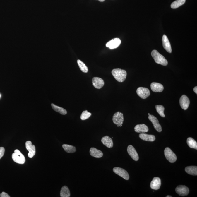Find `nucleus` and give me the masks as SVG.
<instances>
[{"instance_id": "ddd939ff", "label": "nucleus", "mask_w": 197, "mask_h": 197, "mask_svg": "<svg viewBox=\"0 0 197 197\" xmlns=\"http://www.w3.org/2000/svg\"><path fill=\"white\" fill-rule=\"evenodd\" d=\"M127 152L131 158L134 161L138 160L139 157L136 150L133 146L130 145L127 148Z\"/></svg>"}, {"instance_id": "72a5a7b5", "label": "nucleus", "mask_w": 197, "mask_h": 197, "mask_svg": "<svg viewBox=\"0 0 197 197\" xmlns=\"http://www.w3.org/2000/svg\"><path fill=\"white\" fill-rule=\"evenodd\" d=\"M99 1H100V2H103L105 1V0H98Z\"/></svg>"}, {"instance_id": "20e7f679", "label": "nucleus", "mask_w": 197, "mask_h": 197, "mask_svg": "<svg viewBox=\"0 0 197 197\" xmlns=\"http://www.w3.org/2000/svg\"><path fill=\"white\" fill-rule=\"evenodd\" d=\"M164 155L166 159L172 163L175 162L177 160V157L175 154L169 148H165Z\"/></svg>"}, {"instance_id": "473e14b6", "label": "nucleus", "mask_w": 197, "mask_h": 197, "mask_svg": "<svg viewBox=\"0 0 197 197\" xmlns=\"http://www.w3.org/2000/svg\"><path fill=\"white\" fill-rule=\"evenodd\" d=\"M193 91L194 92L197 94V87H194V88H193Z\"/></svg>"}, {"instance_id": "4be33fe9", "label": "nucleus", "mask_w": 197, "mask_h": 197, "mask_svg": "<svg viewBox=\"0 0 197 197\" xmlns=\"http://www.w3.org/2000/svg\"><path fill=\"white\" fill-rule=\"evenodd\" d=\"M185 171L188 174L191 175L197 176V167L196 166H189L185 168Z\"/></svg>"}, {"instance_id": "f704fd0d", "label": "nucleus", "mask_w": 197, "mask_h": 197, "mask_svg": "<svg viewBox=\"0 0 197 197\" xmlns=\"http://www.w3.org/2000/svg\"><path fill=\"white\" fill-rule=\"evenodd\" d=\"M167 197H172V196H170V195H168V196H166Z\"/></svg>"}, {"instance_id": "7c9ffc66", "label": "nucleus", "mask_w": 197, "mask_h": 197, "mask_svg": "<svg viewBox=\"0 0 197 197\" xmlns=\"http://www.w3.org/2000/svg\"><path fill=\"white\" fill-rule=\"evenodd\" d=\"M5 152V149L4 147H0V159L2 157Z\"/></svg>"}, {"instance_id": "2eb2a0df", "label": "nucleus", "mask_w": 197, "mask_h": 197, "mask_svg": "<svg viewBox=\"0 0 197 197\" xmlns=\"http://www.w3.org/2000/svg\"><path fill=\"white\" fill-rule=\"evenodd\" d=\"M161 186V179L158 177H154L150 183V186L151 189L154 190H158L160 188Z\"/></svg>"}, {"instance_id": "0eeeda50", "label": "nucleus", "mask_w": 197, "mask_h": 197, "mask_svg": "<svg viewBox=\"0 0 197 197\" xmlns=\"http://www.w3.org/2000/svg\"><path fill=\"white\" fill-rule=\"evenodd\" d=\"M137 93L141 98L145 99L150 95V92L148 88L140 87L137 88Z\"/></svg>"}, {"instance_id": "c85d7f7f", "label": "nucleus", "mask_w": 197, "mask_h": 197, "mask_svg": "<svg viewBox=\"0 0 197 197\" xmlns=\"http://www.w3.org/2000/svg\"><path fill=\"white\" fill-rule=\"evenodd\" d=\"M155 107L157 112L159 114V115L162 117H165V115L164 114L165 108H164V107L162 105H156V106H155Z\"/></svg>"}, {"instance_id": "bb28decb", "label": "nucleus", "mask_w": 197, "mask_h": 197, "mask_svg": "<svg viewBox=\"0 0 197 197\" xmlns=\"http://www.w3.org/2000/svg\"><path fill=\"white\" fill-rule=\"evenodd\" d=\"M186 0H176L173 2L171 4V8L176 9L180 6L183 5L186 2Z\"/></svg>"}, {"instance_id": "f8f14e48", "label": "nucleus", "mask_w": 197, "mask_h": 197, "mask_svg": "<svg viewBox=\"0 0 197 197\" xmlns=\"http://www.w3.org/2000/svg\"><path fill=\"white\" fill-rule=\"evenodd\" d=\"M121 44V40L118 38H115L108 42L106 44V46L110 49H112L118 48Z\"/></svg>"}, {"instance_id": "dca6fc26", "label": "nucleus", "mask_w": 197, "mask_h": 197, "mask_svg": "<svg viewBox=\"0 0 197 197\" xmlns=\"http://www.w3.org/2000/svg\"><path fill=\"white\" fill-rule=\"evenodd\" d=\"M93 85L96 88L100 89L104 85V81L102 78L94 77L92 79Z\"/></svg>"}, {"instance_id": "4468645a", "label": "nucleus", "mask_w": 197, "mask_h": 197, "mask_svg": "<svg viewBox=\"0 0 197 197\" xmlns=\"http://www.w3.org/2000/svg\"><path fill=\"white\" fill-rule=\"evenodd\" d=\"M163 47L168 53H171L172 50L169 40L165 35H163L162 38Z\"/></svg>"}, {"instance_id": "c756f323", "label": "nucleus", "mask_w": 197, "mask_h": 197, "mask_svg": "<svg viewBox=\"0 0 197 197\" xmlns=\"http://www.w3.org/2000/svg\"><path fill=\"white\" fill-rule=\"evenodd\" d=\"M91 115V114L87 110L83 111L81 115L80 118L82 120L88 119Z\"/></svg>"}, {"instance_id": "6ab92c4d", "label": "nucleus", "mask_w": 197, "mask_h": 197, "mask_svg": "<svg viewBox=\"0 0 197 197\" xmlns=\"http://www.w3.org/2000/svg\"><path fill=\"white\" fill-rule=\"evenodd\" d=\"M90 153L91 156L96 158H102L103 155V152L101 151L94 148H91Z\"/></svg>"}, {"instance_id": "7ed1b4c3", "label": "nucleus", "mask_w": 197, "mask_h": 197, "mask_svg": "<svg viewBox=\"0 0 197 197\" xmlns=\"http://www.w3.org/2000/svg\"><path fill=\"white\" fill-rule=\"evenodd\" d=\"M12 157L13 161L17 163L24 164L26 161L24 155L18 149H16L14 151V153L12 154Z\"/></svg>"}, {"instance_id": "1a4fd4ad", "label": "nucleus", "mask_w": 197, "mask_h": 197, "mask_svg": "<svg viewBox=\"0 0 197 197\" xmlns=\"http://www.w3.org/2000/svg\"><path fill=\"white\" fill-rule=\"evenodd\" d=\"M148 118L153 124L154 128L158 132H161L162 131V129L160 124H159L157 118L154 115L150 114L149 115Z\"/></svg>"}, {"instance_id": "a211bd4d", "label": "nucleus", "mask_w": 197, "mask_h": 197, "mask_svg": "<svg viewBox=\"0 0 197 197\" xmlns=\"http://www.w3.org/2000/svg\"><path fill=\"white\" fill-rule=\"evenodd\" d=\"M101 142L105 146L108 148H112L113 146V141L109 136H105L102 138Z\"/></svg>"}, {"instance_id": "f03ea898", "label": "nucleus", "mask_w": 197, "mask_h": 197, "mask_svg": "<svg viewBox=\"0 0 197 197\" xmlns=\"http://www.w3.org/2000/svg\"><path fill=\"white\" fill-rule=\"evenodd\" d=\"M151 55L155 60V63L162 66H166L168 64V62L165 57L162 55L158 52L157 50H153L151 53Z\"/></svg>"}, {"instance_id": "b1692460", "label": "nucleus", "mask_w": 197, "mask_h": 197, "mask_svg": "<svg viewBox=\"0 0 197 197\" xmlns=\"http://www.w3.org/2000/svg\"><path fill=\"white\" fill-rule=\"evenodd\" d=\"M51 106L53 109L56 112H59L62 115H65L67 114V111L63 108L60 107L55 105L54 104L52 103Z\"/></svg>"}, {"instance_id": "423d86ee", "label": "nucleus", "mask_w": 197, "mask_h": 197, "mask_svg": "<svg viewBox=\"0 0 197 197\" xmlns=\"http://www.w3.org/2000/svg\"><path fill=\"white\" fill-rule=\"evenodd\" d=\"M114 172L116 173L125 180H128L129 179V175L128 172L125 170L119 167H115L113 169Z\"/></svg>"}, {"instance_id": "cd10ccee", "label": "nucleus", "mask_w": 197, "mask_h": 197, "mask_svg": "<svg viewBox=\"0 0 197 197\" xmlns=\"http://www.w3.org/2000/svg\"><path fill=\"white\" fill-rule=\"evenodd\" d=\"M77 63H78L80 69L83 72H84V73H87L88 72V68L86 66L83 62L81 61L80 60H78L77 61Z\"/></svg>"}, {"instance_id": "5701e85b", "label": "nucleus", "mask_w": 197, "mask_h": 197, "mask_svg": "<svg viewBox=\"0 0 197 197\" xmlns=\"http://www.w3.org/2000/svg\"><path fill=\"white\" fill-rule=\"evenodd\" d=\"M70 192L69 188L66 186L62 187L60 191V196L61 197H69L70 196Z\"/></svg>"}, {"instance_id": "9b49d317", "label": "nucleus", "mask_w": 197, "mask_h": 197, "mask_svg": "<svg viewBox=\"0 0 197 197\" xmlns=\"http://www.w3.org/2000/svg\"><path fill=\"white\" fill-rule=\"evenodd\" d=\"M26 147L27 150L29 151L28 156L30 158H32L35 156L36 151L35 147L34 145H32V142L28 141L26 143Z\"/></svg>"}, {"instance_id": "2f4dec72", "label": "nucleus", "mask_w": 197, "mask_h": 197, "mask_svg": "<svg viewBox=\"0 0 197 197\" xmlns=\"http://www.w3.org/2000/svg\"><path fill=\"white\" fill-rule=\"evenodd\" d=\"M1 197H10V196L8 194L6 193L5 192H2L0 195Z\"/></svg>"}, {"instance_id": "e433bc0d", "label": "nucleus", "mask_w": 197, "mask_h": 197, "mask_svg": "<svg viewBox=\"0 0 197 197\" xmlns=\"http://www.w3.org/2000/svg\"><path fill=\"white\" fill-rule=\"evenodd\" d=\"M1 95L0 94V98H1Z\"/></svg>"}, {"instance_id": "39448f33", "label": "nucleus", "mask_w": 197, "mask_h": 197, "mask_svg": "<svg viewBox=\"0 0 197 197\" xmlns=\"http://www.w3.org/2000/svg\"><path fill=\"white\" fill-rule=\"evenodd\" d=\"M112 121L118 127L122 126L124 121L123 114L120 112H116L113 115Z\"/></svg>"}, {"instance_id": "f3484780", "label": "nucleus", "mask_w": 197, "mask_h": 197, "mask_svg": "<svg viewBox=\"0 0 197 197\" xmlns=\"http://www.w3.org/2000/svg\"><path fill=\"white\" fill-rule=\"evenodd\" d=\"M150 87L152 91L155 92H162L164 89L163 86L158 83H152Z\"/></svg>"}, {"instance_id": "aec40b11", "label": "nucleus", "mask_w": 197, "mask_h": 197, "mask_svg": "<svg viewBox=\"0 0 197 197\" xmlns=\"http://www.w3.org/2000/svg\"><path fill=\"white\" fill-rule=\"evenodd\" d=\"M134 130L136 132L144 133L149 131V128L145 124H142L136 125L134 127Z\"/></svg>"}, {"instance_id": "412c9836", "label": "nucleus", "mask_w": 197, "mask_h": 197, "mask_svg": "<svg viewBox=\"0 0 197 197\" xmlns=\"http://www.w3.org/2000/svg\"><path fill=\"white\" fill-rule=\"evenodd\" d=\"M139 137L142 140L147 141L153 142L155 140V136L153 135L144 134V133H141L139 135Z\"/></svg>"}, {"instance_id": "393cba45", "label": "nucleus", "mask_w": 197, "mask_h": 197, "mask_svg": "<svg viewBox=\"0 0 197 197\" xmlns=\"http://www.w3.org/2000/svg\"><path fill=\"white\" fill-rule=\"evenodd\" d=\"M188 145L191 148L197 149V142L194 139L192 138L191 137H189L186 140Z\"/></svg>"}, {"instance_id": "c9c22d12", "label": "nucleus", "mask_w": 197, "mask_h": 197, "mask_svg": "<svg viewBox=\"0 0 197 197\" xmlns=\"http://www.w3.org/2000/svg\"><path fill=\"white\" fill-rule=\"evenodd\" d=\"M148 115H150V113H148Z\"/></svg>"}, {"instance_id": "f257e3e1", "label": "nucleus", "mask_w": 197, "mask_h": 197, "mask_svg": "<svg viewBox=\"0 0 197 197\" xmlns=\"http://www.w3.org/2000/svg\"><path fill=\"white\" fill-rule=\"evenodd\" d=\"M112 74L115 79L120 82H124L126 78V71L121 69H113L112 71Z\"/></svg>"}, {"instance_id": "a878e982", "label": "nucleus", "mask_w": 197, "mask_h": 197, "mask_svg": "<svg viewBox=\"0 0 197 197\" xmlns=\"http://www.w3.org/2000/svg\"><path fill=\"white\" fill-rule=\"evenodd\" d=\"M62 146L64 150L68 153H73L76 151V148L75 146L71 145L64 144Z\"/></svg>"}, {"instance_id": "9d476101", "label": "nucleus", "mask_w": 197, "mask_h": 197, "mask_svg": "<svg viewBox=\"0 0 197 197\" xmlns=\"http://www.w3.org/2000/svg\"><path fill=\"white\" fill-rule=\"evenodd\" d=\"M179 102L181 107L184 110L187 109L190 104V100L189 97L184 95L181 97Z\"/></svg>"}, {"instance_id": "6e6552de", "label": "nucleus", "mask_w": 197, "mask_h": 197, "mask_svg": "<svg viewBox=\"0 0 197 197\" xmlns=\"http://www.w3.org/2000/svg\"><path fill=\"white\" fill-rule=\"evenodd\" d=\"M176 193L180 196H187L189 192V189L187 186L183 185H180L176 188Z\"/></svg>"}]
</instances>
